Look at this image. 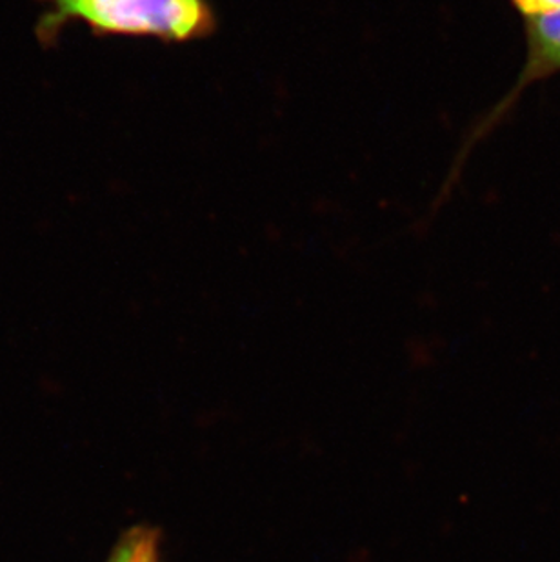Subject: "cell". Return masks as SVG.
I'll use <instances>...</instances> for the list:
<instances>
[{
    "instance_id": "cell-1",
    "label": "cell",
    "mask_w": 560,
    "mask_h": 562,
    "mask_svg": "<svg viewBox=\"0 0 560 562\" xmlns=\"http://www.w3.org/2000/svg\"><path fill=\"white\" fill-rule=\"evenodd\" d=\"M49 24L68 19L86 22L99 32L130 37H155L188 43L215 30L208 0H48Z\"/></svg>"
},
{
    "instance_id": "cell-2",
    "label": "cell",
    "mask_w": 560,
    "mask_h": 562,
    "mask_svg": "<svg viewBox=\"0 0 560 562\" xmlns=\"http://www.w3.org/2000/svg\"><path fill=\"white\" fill-rule=\"evenodd\" d=\"M526 38L528 59L518 79V88L560 71V8L526 19Z\"/></svg>"
},
{
    "instance_id": "cell-3",
    "label": "cell",
    "mask_w": 560,
    "mask_h": 562,
    "mask_svg": "<svg viewBox=\"0 0 560 562\" xmlns=\"http://www.w3.org/2000/svg\"><path fill=\"white\" fill-rule=\"evenodd\" d=\"M108 562H165L159 530L152 526H133L119 539Z\"/></svg>"
},
{
    "instance_id": "cell-4",
    "label": "cell",
    "mask_w": 560,
    "mask_h": 562,
    "mask_svg": "<svg viewBox=\"0 0 560 562\" xmlns=\"http://www.w3.org/2000/svg\"><path fill=\"white\" fill-rule=\"evenodd\" d=\"M512 4L526 19H529V16L542 15V13H548V11L559 10L560 0H512Z\"/></svg>"
}]
</instances>
